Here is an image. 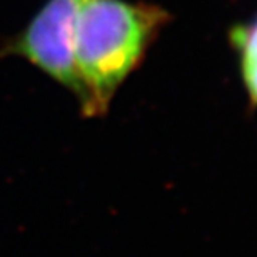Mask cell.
Segmentation results:
<instances>
[{"instance_id": "6da1fadb", "label": "cell", "mask_w": 257, "mask_h": 257, "mask_svg": "<svg viewBox=\"0 0 257 257\" xmlns=\"http://www.w3.org/2000/svg\"><path fill=\"white\" fill-rule=\"evenodd\" d=\"M168 19L166 11L149 4L82 0L75 31V61L87 95L82 118L107 113Z\"/></svg>"}, {"instance_id": "7a4b0ae2", "label": "cell", "mask_w": 257, "mask_h": 257, "mask_svg": "<svg viewBox=\"0 0 257 257\" xmlns=\"http://www.w3.org/2000/svg\"><path fill=\"white\" fill-rule=\"evenodd\" d=\"M82 0H47L30 24L0 48V58H21L76 98L81 112L87 95L75 61V31Z\"/></svg>"}, {"instance_id": "3957f363", "label": "cell", "mask_w": 257, "mask_h": 257, "mask_svg": "<svg viewBox=\"0 0 257 257\" xmlns=\"http://www.w3.org/2000/svg\"><path fill=\"white\" fill-rule=\"evenodd\" d=\"M231 42L238 54L242 81L251 105L257 107V17L232 30Z\"/></svg>"}]
</instances>
